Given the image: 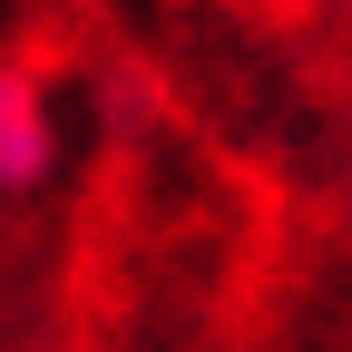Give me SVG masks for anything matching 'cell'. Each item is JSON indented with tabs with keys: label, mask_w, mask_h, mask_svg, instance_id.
Returning <instances> with one entry per match:
<instances>
[{
	"label": "cell",
	"mask_w": 352,
	"mask_h": 352,
	"mask_svg": "<svg viewBox=\"0 0 352 352\" xmlns=\"http://www.w3.org/2000/svg\"><path fill=\"white\" fill-rule=\"evenodd\" d=\"M59 176V98L30 59H0V206L39 196Z\"/></svg>",
	"instance_id": "6da1fadb"
}]
</instances>
